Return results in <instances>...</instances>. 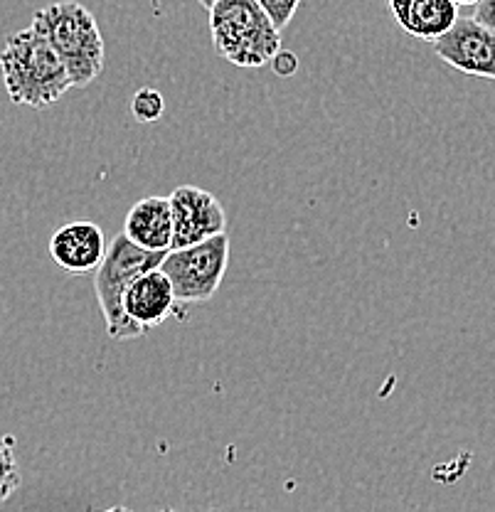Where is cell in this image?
<instances>
[{"mask_svg":"<svg viewBox=\"0 0 495 512\" xmlns=\"http://www.w3.org/2000/svg\"><path fill=\"white\" fill-rule=\"evenodd\" d=\"M434 52L463 74L495 82V35L473 18H459L454 28L434 42Z\"/></svg>","mask_w":495,"mask_h":512,"instance_id":"cell-7","label":"cell"},{"mask_svg":"<svg viewBox=\"0 0 495 512\" xmlns=\"http://www.w3.org/2000/svg\"><path fill=\"white\" fill-rule=\"evenodd\" d=\"M459 23V5L454 0H414L402 30L424 42H436Z\"/></svg>","mask_w":495,"mask_h":512,"instance_id":"cell-11","label":"cell"},{"mask_svg":"<svg viewBox=\"0 0 495 512\" xmlns=\"http://www.w3.org/2000/svg\"><path fill=\"white\" fill-rule=\"evenodd\" d=\"M101 512H133L126 508V505H116V508H109V510H101Z\"/></svg>","mask_w":495,"mask_h":512,"instance_id":"cell-18","label":"cell"},{"mask_svg":"<svg viewBox=\"0 0 495 512\" xmlns=\"http://www.w3.org/2000/svg\"><path fill=\"white\" fill-rule=\"evenodd\" d=\"M257 3L262 5L264 13L271 18V23H274L279 30H284L286 25L294 20L301 0H257Z\"/></svg>","mask_w":495,"mask_h":512,"instance_id":"cell-14","label":"cell"},{"mask_svg":"<svg viewBox=\"0 0 495 512\" xmlns=\"http://www.w3.org/2000/svg\"><path fill=\"white\" fill-rule=\"evenodd\" d=\"M20 468L15 458V439L0 434V505L18 490Z\"/></svg>","mask_w":495,"mask_h":512,"instance_id":"cell-12","label":"cell"},{"mask_svg":"<svg viewBox=\"0 0 495 512\" xmlns=\"http://www.w3.org/2000/svg\"><path fill=\"white\" fill-rule=\"evenodd\" d=\"M414 0H390V8L392 13H395V20L399 23V28L404 25V20H407V13L409 8H412Z\"/></svg>","mask_w":495,"mask_h":512,"instance_id":"cell-17","label":"cell"},{"mask_svg":"<svg viewBox=\"0 0 495 512\" xmlns=\"http://www.w3.org/2000/svg\"><path fill=\"white\" fill-rule=\"evenodd\" d=\"M230 266V237L217 234L207 242L165 254L161 271L173 284L178 303H205L220 288Z\"/></svg>","mask_w":495,"mask_h":512,"instance_id":"cell-5","label":"cell"},{"mask_svg":"<svg viewBox=\"0 0 495 512\" xmlns=\"http://www.w3.org/2000/svg\"><path fill=\"white\" fill-rule=\"evenodd\" d=\"M106 237L99 224L69 222L50 239V256L69 274L97 271L106 256Z\"/></svg>","mask_w":495,"mask_h":512,"instance_id":"cell-8","label":"cell"},{"mask_svg":"<svg viewBox=\"0 0 495 512\" xmlns=\"http://www.w3.org/2000/svg\"><path fill=\"white\" fill-rule=\"evenodd\" d=\"M131 111H133V116L141 121V124H153V121L161 119L163 111H165L163 94L158 92V89H151V87L138 89L131 99Z\"/></svg>","mask_w":495,"mask_h":512,"instance_id":"cell-13","label":"cell"},{"mask_svg":"<svg viewBox=\"0 0 495 512\" xmlns=\"http://www.w3.org/2000/svg\"><path fill=\"white\" fill-rule=\"evenodd\" d=\"M271 67H274V72L281 74V77H291V74H294L296 69H298V60H296L294 52L281 50L279 55H276L274 60H271Z\"/></svg>","mask_w":495,"mask_h":512,"instance_id":"cell-15","label":"cell"},{"mask_svg":"<svg viewBox=\"0 0 495 512\" xmlns=\"http://www.w3.org/2000/svg\"><path fill=\"white\" fill-rule=\"evenodd\" d=\"M456 5H478L481 3V0H454Z\"/></svg>","mask_w":495,"mask_h":512,"instance_id":"cell-19","label":"cell"},{"mask_svg":"<svg viewBox=\"0 0 495 512\" xmlns=\"http://www.w3.org/2000/svg\"><path fill=\"white\" fill-rule=\"evenodd\" d=\"M161 512H173V510H161Z\"/></svg>","mask_w":495,"mask_h":512,"instance_id":"cell-21","label":"cell"},{"mask_svg":"<svg viewBox=\"0 0 495 512\" xmlns=\"http://www.w3.org/2000/svg\"><path fill=\"white\" fill-rule=\"evenodd\" d=\"M210 32L217 55L234 67H264L281 52V30L257 0H217Z\"/></svg>","mask_w":495,"mask_h":512,"instance_id":"cell-3","label":"cell"},{"mask_svg":"<svg viewBox=\"0 0 495 512\" xmlns=\"http://www.w3.org/2000/svg\"><path fill=\"white\" fill-rule=\"evenodd\" d=\"M163 259V252H146L136 247L124 232L111 239L104 261L94 271V291L111 340L124 343L146 333L124 313V296L143 274L161 269Z\"/></svg>","mask_w":495,"mask_h":512,"instance_id":"cell-4","label":"cell"},{"mask_svg":"<svg viewBox=\"0 0 495 512\" xmlns=\"http://www.w3.org/2000/svg\"><path fill=\"white\" fill-rule=\"evenodd\" d=\"M215 3H217V0H200V5H202V8H207V10H210L212 5H215Z\"/></svg>","mask_w":495,"mask_h":512,"instance_id":"cell-20","label":"cell"},{"mask_svg":"<svg viewBox=\"0 0 495 512\" xmlns=\"http://www.w3.org/2000/svg\"><path fill=\"white\" fill-rule=\"evenodd\" d=\"M33 28L65 62L72 87H87L104 72L106 42L92 10L77 0H60L33 15Z\"/></svg>","mask_w":495,"mask_h":512,"instance_id":"cell-2","label":"cell"},{"mask_svg":"<svg viewBox=\"0 0 495 512\" xmlns=\"http://www.w3.org/2000/svg\"><path fill=\"white\" fill-rule=\"evenodd\" d=\"M0 74L10 101L33 109L57 104L72 89L65 62L33 25L8 35L0 52Z\"/></svg>","mask_w":495,"mask_h":512,"instance_id":"cell-1","label":"cell"},{"mask_svg":"<svg viewBox=\"0 0 495 512\" xmlns=\"http://www.w3.org/2000/svg\"><path fill=\"white\" fill-rule=\"evenodd\" d=\"M473 20H476V23H481L483 28H488L495 35V0H481V3L476 5Z\"/></svg>","mask_w":495,"mask_h":512,"instance_id":"cell-16","label":"cell"},{"mask_svg":"<svg viewBox=\"0 0 495 512\" xmlns=\"http://www.w3.org/2000/svg\"><path fill=\"white\" fill-rule=\"evenodd\" d=\"M175 291L161 269L148 271L124 296V313L138 328L151 330L168 320L175 308Z\"/></svg>","mask_w":495,"mask_h":512,"instance_id":"cell-10","label":"cell"},{"mask_svg":"<svg viewBox=\"0 0 495 512\" xmlns=\"http://www.w3.org/2000/svg\"><path fill=\"white\" fill-rule=\"evenodd\" d=\"M124 234L146 252L168 254L173 249V210L168 197H143L124 220Z\"/></svg>","mask_w":495,"mask_h":512,"instance_id":"cell-9","label":"cell"},{"mask_svg":"<svg viewBox=\"0 0 495 512\" xmlns=\"http://www.w3.org/2000/svg\"><path fill=\"white\" fill-rule=\"evenodd\" d=\"M168 200L173 210V249L193 247L227 232V215L212 192L183 185L170 192Z\"/></svg>","mask_w":495,"mask_h":512,"instance_id":"cell-6","label":"cell"}]
</instances>
